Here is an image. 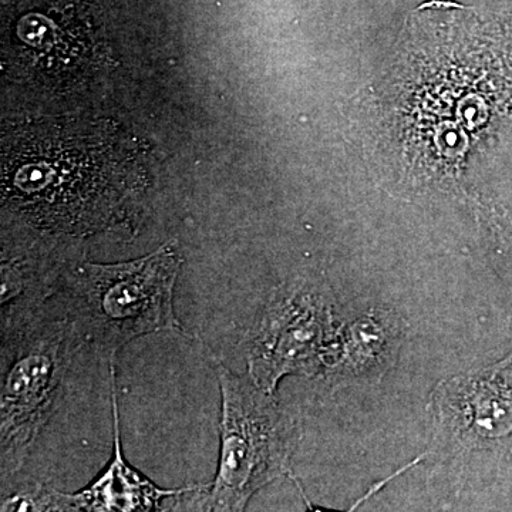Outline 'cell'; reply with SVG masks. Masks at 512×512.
I'll return each mask as SVG.
<instances>
[{"label":"cell","instance_id":"52a82bcc","mask_svg":"<svg viewBox=\"0 0 512 512\" xmlns=\"http://www.w3.org/2000/svg\"><path fill=\"white\" fill-rule=\"evenodd\" d=\"M433 447L448 454L512 451V352L441 380L431 392Z\"/></svg>","mask_w":512,"mask_h":512},{"label":"cell","instance_id":"7a4b0ae2","mask_svg":"<svg viewBox=\"0 0 512 512\" xmlns=\"http://www.w3.org/2000/svg\"><path fill=\"white\" fill-rule=\"evenodd\" d=\"M183 258L175 241L134 261L86 262L64 286L66 316L80 340L114 359L127 343L160 332H181L174 291Z\"/></svg>","mask_w":512,"mask_h":512},{"label":"cell","instance_id":"3957f363","mask_svg":"<svg viewBox=\"0 0 512 512\" xmlns=\"http://www.w3.org/2000/svg\"><path fill=\"white\" fill-rule=\"evenodd\" d=\"M220 380L221 447L217 476L200 491L201 511H244L266 485L291 473L298 444V427L249 376L218 366Z\"/></svg>","mask_w":512,"mask_h":512},{"label":"cell","instance_id":"ba28073f","mask_svg":"<svg viewBox=\"0 0 512 512\" xmlns=\"http://www.w3.org/2000/svg\"><path fill=\"white\" fill-rule=\"evenodd\" d=\"M111 407H113L114 450L106 470L89 487L76 494L56 491L55 511L147 512L160 510L168 497H183L200 491L207 484L187 485L178 490H165L128 466L121 450L119 404H117L116 373L111 363Z\"/></svg>","mask_w":512,"mask_h":512},{"label":"cell","instance_id":"8992f818","mask_svg":"<svg viewBox=\"0 0 512 512\" xmlns=\"http://www.w3.org/2000/svg\"><path fill=\"white\" fill-rule=\"evenodd\" d=\"M101 30L94 0H3L6 57L42 82H70L96 67Z\"/></svg>","mask_w":512,"mask_h":512},{"label":"cell","instance_id":"9c48e42d","mask_svg":"<svg viewBox=\"0 0 512 512\" xmlns=\"http://www.w3.org/2000/svg\"><path fill=\"white\" fill-rule=\"evenodd\" d=\"M403 338V322L396 313L367 309L339 325L326 376L380 379L393 369Z\"/></svg>","mask_w":512,"mask_h":512},{"label":"cell","instance_id":"30bf717a","mask_svg":"<svg viewBox=\"0 0 512 512\" xmlns=\"http://www.w3.org/2000/svg\"><path fill=\"white\" fill-rule=\"evenodd\" d=\"M56 490L43 487L42 484H33L32 487H23L22 490L2 497L3 512L9 511H55Z\"/></svg>","mask_w":512,"mask_h":512},{"label":"cell","instance_id":"6da1fadb","mask_svg":"<svg viewBox=\"0 0 512 512\" xmlns=\"http://www.w3.org/2000/svg\"><path fill=\"white\" fill-rule=\"evenodd\" d=\"M77 138L45 137L3 171V202L50 234H96L133 214L136 183Z\"/></svg>","mask_w":512,"mask_h":512},{"label":"cell","instance_id":"5b68a950","mask_svg":"<svg viewBox=\"0 0 512 512\" xmlns=\"http://www.w3.org/2000/svg\"><path fill=\"white\" fill-rule=\"evenodd\" d=\"M338 330L329 288L282 286L249 335L248 376L271 394L286 376H326Z\"/></svg>","mask_w":512,"mask_h":512},{"label":"cell","instance_id":"277c9868","mask_svg":"<svg viewBox=\"0 0 512 512\" xmlns=\"http://www.w3.org/2000/svg\"><path fill=\"white\" fill-rule=\"evenodd\" d=\"M2 336L0 447L5 481L25 464L52 416L74 345L82 340L67 316L39 315Z\"/></svg>","mask_w":512,"mask_h":512}]
</instances>
